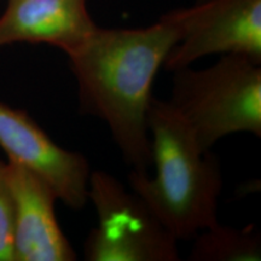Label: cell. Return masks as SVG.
Masks as SVG:
<instances>
[{"label": "cell", "instance_id": "6da1fadb", "mask_svg": "<svg viewBox=\"0 0 261 261\" xmlns=\"http://www.w3.org/2000/svg\"><path fill=\"white\" fill-rule=\"evenodd\" d=\"M182 37L177 10L138 29L97 27L67 56L79 87L80 109L109 127L125 161L146 172L151 162L148 109L152 84Z\"/></svg>", "mask_w": 261, "mask_h": 261}, {"label": "cell", "instance_id": "7a4b0ae2", "mask_svg": "<svg viewBox=\"0 0 261 261\" xmlns=\"http://www.w3.org/2000/svg\"><path fill=\"white\" fill-rule=\"evenodd\" d=\"M154 177L132 169L133 192L177 241L195 238L218 224L223 177L218 159L203 152L172 104L152 96L148 109Z\"/></svg>", "mask_w": 261, "mask_h": 261}, {"label": "cell", "instance_id": "3957f363", "mask_svg": "<svg viewBox=\"0 0 261 261\" xmlns=\"http://www.w3.org/2000/svg\"><path fill=\"white\" fill-rule=\"evenodd\" d=\"M241 55H224L201 70L173 73L168 100L194 133L203 152L221 138L248 132L261 136V67Z\"/></svg>", "mask_w": 261, "mask_h": 261}, {"label": "cell", "instance_id": "277c9868", "mask_svg": "<svg viewBox=\"0 0 261 261\" xmlns=\"http://www.w3.org/2000/svg\"><path fill=\"white\" fill-rule=\"evenodd\" d=\"M98 225L84 243L89 261H178L177 242L149 205L106 172L90 174Z\"/></svg>", "mask_w": 261, "mask_h": 261}, {"label": "cell", "instance_id": "5b68a950", "mask_svg": "<svg viewBox=\"0 0 261 261\" xmlns=\"http://www.w3.org/2000/svg\"><path fill=\"white\" fill-rule=\"evenodd\" d=\"M177 12L182 37L166 57L167 70L211 55H241L261 64V0H204Z\"/></svg>", "mask_w": 261, "mask_h": 261}, {"label": "cell", "instance_id": "8992f818", "mask_svg": "<svg viewBox=\"0 0 261 261\" xmlns=\"http://www.w3.org/2000/svg\"><path fill=\"white\" fill-rule=\"evenodd\" d=\"M0 148L9 161L34 172L57 198L79 211L89 201L90 166L79 152L61 148L24 110L0 102Z\"/></svg>", "mask_w": 261, "mask_h": 261}, {"label": "cell", "instance_id": "52a82bcc", "mask_svg": "<svg viewBox=\"0 0 261 261\" xmlns=\"http://www.w3.org/2000/svg\"><path fill=\"white\" fill-rule=\"evenodd\" d=\"M15 207V261H75L74 248L57 221L56 194L18 163L6 162Z\"/></svg>", "mask_w": 261, "mask_h": 261}, {"label": "cell", "instance_id": "ba28073f", "mask_svg": "<svg viewBox=\"0 0 261 261\" xmlns=\"http://www.w3.org/2000/svg\"><path fill=\"white\" fill-rule=\"evenodd\" d=\"M87 0H8L0 16V47L46 44L70 54L96 31Z\"/></svg>", "mask_w": 261, "mask_h": 261}, {"label": "cell", "instance_id": "9c48e42d", "mask_svg": "<svg viewBox=\"0 0 261 261\" xmlns=\"http://www.w3.org/2000/svg\"><path fill=\"white\" fill-rule=\"evenodd\" d=\"M261 238L255 226H214L195 237L189 259L192 261H259Z\"/></svg>", "mask_w": 261, "mask_h": 261}, {"label": "cell", "instance_id": "30bf717a", "mask_svg": "<svg viewBox=\"0 0 261 261\" xmlns=\"http://www.w3.org/2000/svg\"><path fill=\"white\" fill-rule=\"evenodd\" d=\"M15 207L6 162L0 160V261H15Z\"/></svg>", "mask_w": 261, "mask_h": 261}, {"label": "cell", "instance_id": "8fae6325", "mask_svg": "<svg viewBox=\"0 0 261 261\" xmlns=\"http://www.w3.org/2000/svg\"><path fill=\"white\" fill-rule=\"evenodd\" d=\"M198 2H204V0H198Z\"/></svg>", "mask_w": 261, "mask_h": 261}]
</instances>
